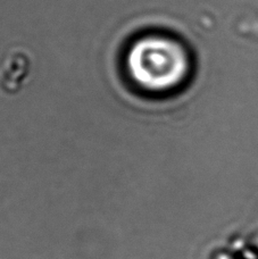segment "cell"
<instances>
[{
    "label": "cell",
    "instance_id": "cell-1",
    "mask_svg": "<svg viewBox=\"0 0 258 259\" xmlns=\"http://www.w3.org/2000/svg\"><path fill=\"white\" fill-rule=\"evenodd\" d=\"M128 71L138 84L149 90H166L179 84L190 69V59L178 41L147 36L131 48Z\"/></svg>",
    "mask_w": 258,
    "mask_h": 259
},
{
    "label": "cell",
    "instance_id": "cell-2",
    "mask_svg": "<svg viewBox=\"0 0 258 259\" xmlns=\"http://www.w3.org/2000/svg\"><path fill=\"white\" fill-rule=\"evenodd\" d=\"M32 61L24 50H13L0 68V89L6 95H15L29 80Z\"/></svg>",
    "mask_w": 258,
    "mask_h": 259
}]
</instances>
